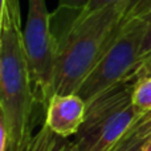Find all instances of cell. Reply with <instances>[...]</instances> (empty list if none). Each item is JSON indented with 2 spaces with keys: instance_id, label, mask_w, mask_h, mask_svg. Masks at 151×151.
<instances>
[{
  "instance_id": "cell-7",
  "label": "cell",
  "mask_w": 151,
  "mask_h": 151,
  "mask_svg": "<svg viewBox=\"0 0 151 151\" xmlns=\"http://www.w3.org/2000/svg\"><path fill=\"white\" fill-rule=\"evenodd\" d=\"M64 139L65 138L56 135L47 127V125H44L41 130L33 135L27 151H60L65 142Z\"/></svg>"
},
{
  "instance_id": "cell-13",
  "label": "cell",
  "mask_w": 151,
  "mask_h": 151,
  "mask_svg": "<svg viewBox=\"0 0 151 151\" xmlns=\"http://www.w3.org/2000/svg\"><path fill=\"white\" fill-rule=\"evenodd\" d=\"M143 151H151V138L147 141V143H146V146H145Z\"/></svg>"
},
{
  "instance_id": "cell-11",
  "label": "cell",
  "mask_w": 151,
  "mask_h": 151,
  "mask_svg": "<svg viewBox=\"0 0 151 151\" xmlns=\"http://www.w3.org/2000/svg\"><path fill=\"white\" fill-rule=\"evenodd\" d=\"M123 1H127L133 5V8L135 7L138 3H141L142 0H89L88 4L82 8L85 11H96V9H99L102 7H106V5H110V4H115V3H123Z\"/></svg>"
},
{
  "instance_id": "cell-9",
  "label": "cell",
  "mask_w": 151,
  "mask_h": 151,
  "mask_svg": "<svg viewBox=\"0 0 151 151\" xmlns=\"http://www.w3.org/2000/svg\"><path fill=\"white\" fill-rule=\"evenodd\" d=\"M135 7L138 8L141 15L147 21L146 33L143 36V41H142V45H141V52H139V58H142L143 56L149 55L151 52V0H142Z\"/></svg>"
},
{
  "instance_id": "cell-3",
  "label": "cell",
  "mask_w": 151,
  "mask_h": 151,
  "mask_svg": "<svg viewBox=\"0 0 151 151\" xmlns=\"http://www.w3.org/2000/svg\"><path fill=\"white\" fill-rule=\"evenodd\" d=\"M135 82L121 81L86 102L85 119L74 135L80 151H111L139 117L133 106Z\"/></svg>"
},
{
  "instance_id": "cell-10",
  "label": "cell",
  "mask_w": 151,
  "mask_h": 151,
  "mask_svg": "<svg viewBox=\"0 0 151 151\" xmlns=\"http://www.w3.org/2000/svg\"><path fill=\"white\" fill-rule=\"evenodd\" d=\"M150 76H151V52L149 55L143 56L142 58H139L138 63L135 64V66L131 69V72L125 78V81L137 82L141 78L150 77Z\"/></svg>"
},
{
  "instance_id": "cell-4",
  "label": "cell",
  "mask_w": 151,
  "mask_h": 151,
  "mask_svg": "<svg viewBox=\"0 0 151 151\" xmlns=\"http://www.w3.org/2000/svg\"><path fill=\"white\" fill-rule=\"evenodd\" d=\"M146 28V19L137 7L131 8L113 41L78 88L77 94L83 101L89 102L102 91L125 81L139 60Z\"/></svg>"
},
{
  "instance_id": "cell-12",
  "label": "cell",
  "mask_w": 151,
  "mask_h": 151,
  "mask_svg": "<svg viewBox=\"0 0 151 151\" xmlns=\"http://www.w3.org/2000/svg\"><path fill=\"white\" fill-rule=\"evenodd\" d=\"M89 0H58V9L81 11Z\"/></svg>"
},
{
  "instance_id": "cell-1",
  "label": "cell",
  "mask_w": 151,
  "mask_h": 151,
  "mask_svg": "<svg viewBox=\"0 0 151 151\" xmlns=\"http://www.w3.org/2000/svg\"><path fill=\"white\" fill-rule=\"evenodd\" d=\"M133 5L115 3L96 11H74L63 31L53 32L56 40L53 94L77 93Z\"/></svg>"
},
{
  "instance_id": "cell-5",
  "label": "cell",
  "mask_w": 151,
  "mask_h": 151,
  "mask_svg": "<svg viewBox=\"0 0 151 151\" xmlns=\"http://www.w3.org/2000/svg\"><path fill=\"white\" fill-rule=\"evenodd\" d=\"M52 15L45 0H28V15L23 31L24 45L35 88L47 105L53 96L56 40L50 25Z\"/></svg>"
},
{
  "instance_id": "cell-6",
  "label": "cell",
  "mask_w": 151,
  "mask_h": 151,
  "mask_svg": "<svg viewBox=\"0 0 151 151\" xmlns=\"http://www.w3.org/2000/svg\"><path fill=\"white\" fill-rule=\"evenodd\" d=\"M86 102L77 93L53 94L47 104L45 125L56 135H76L85 119Z\"/></svg>"
},
{
  "instance_id": "cell-8",
  "label": "cell",
  "mask_w": 151,
  "mask_h": 151,
  "mask_svg": "<svg viewBox=\"0 0 151 151\" xmlns=\"http://www.w3.org/2000/svg\"><path fill=\"white\" fill-rule=\"evenodd\" d=\"M133 106L139 115L151 110V76L135 82L133 90Z\"/></svg>"
},
{
  "instance_id": "cell-2",
  "label": "cell",
  "mask_w": 151,
  "mask_h": 151,
  "mask_svg": "<svg viewBox=\"0 0 151 151\" xmlns=\"http://www.w3.org/2000/svg\"><path fill=\"white\" fill-rule=\"evenodd\" d=\"M31 69L24 45L20 13L0 9V127L7 131L15 151L31 143L35 104Z\"/></svg>"
}]
</instances>
